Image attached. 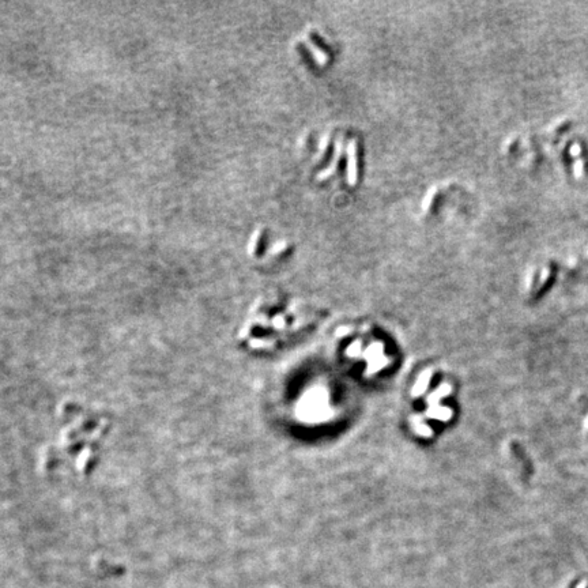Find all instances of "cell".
Listing matches in <instances>:
<instances>
[{
    "label": "cell",
    "instance_id": "obj_1",
    "mask_svg": "<svg viewBox=\"0 0 588 588\" xmlns=\"http://www.w3.org/2000/svg\"><path fill=\"white\" fill-rule=\"evenodd\" d=\"M349 154H350V180L351 183H354L356 181V179H354V173H356V159H354V157H356V149H354V143H351L350 149H349Z\"/></svg>",
    "mask_w": 588,
    "mask_h": 588
},
{
    "label": "cell",
    "instance_id": "obj_2",
    "mask_svg": "<svg viewBox=\"0 0 588 588\" xmlns=\"http://www.w3.org/2000/svg\"><path fill=\"white\" fill-rule=\"evenodd\" d=\"M577 588H586V583H582V584H579V586H577Z\"/></svg>",
    "mask_w": 588,
    "mask_h": 588
}]
</instances>
